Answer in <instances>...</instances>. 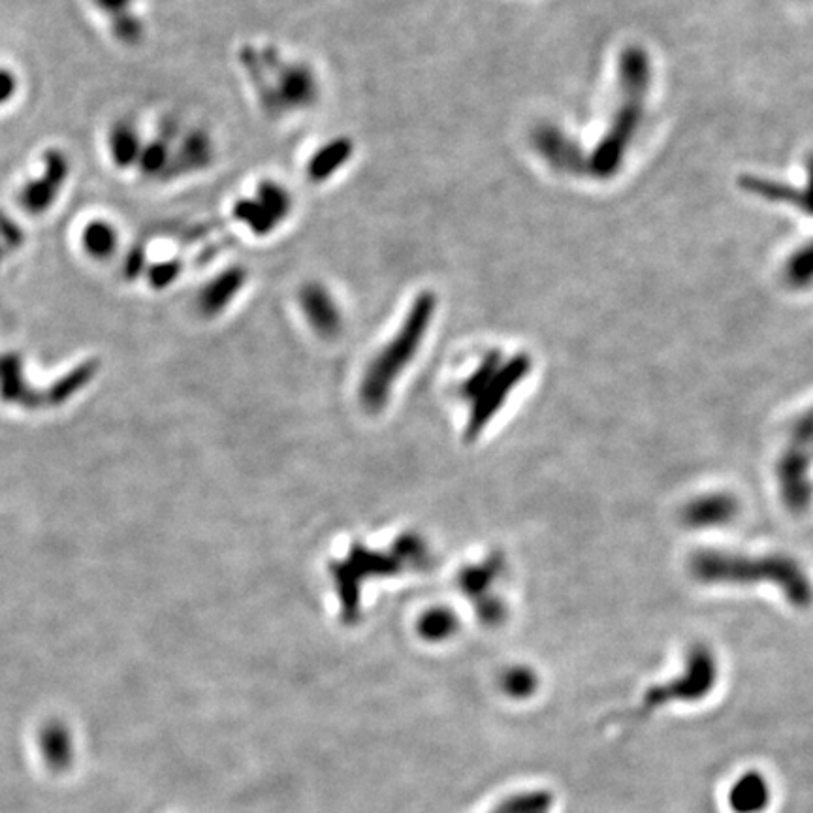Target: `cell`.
Returning <instances> with one entry per match:
<instances>
[{
	"label": "cell",
	"instance_id": "obj_1",
	"mask_svg": "<svg viewBox=\"0 0 813 813\" xmlns=\"http://www.w3.org/2000/svg\"><path fill=\"white\" fill-rule=\"evenodd\" d=\"M691 571L706 584H746L765 580L785 591L789 603L795 606H806L812 599L808 578L798 567L797 561L785 556L751 559L721 552H702L693 559Z\"/></svg>",
	"mask_w": 813,
	"mask_h": 813
},
{
	"label": "cell",
	"instance_id": "obj_2",
	"mask_svg": "<svg viewBox=\"0 0 813 813\" xmlns=\"http://www.w3.org/2000/svg\"><path fill=\"white\" fill-rule=\"evenodd\" d=\"M718 661L706 646H695L686 659V667L680 676H674L667 684H657L644 691L635 710L620 718V725H633L670 704L699 702L712 693L718 684Z\"/></svg>",
	"mask_w": 813,
	"mask_h": 813
},
{
	"label": "cell",
	"instance_id": "obj_3",
	"mask_svg": "<svg viewBox=\"0 0 813 813\" xmlns=\"http://www.w3.org/2000/svg\"><path fill=\"white\" fill-rule=\"evenodd\" d=\"M642 115V100L627 98L620 112L616 113L612 127L606 130L605 138L588 160V170L593 176L612 177L620 170L623 157L642 123Z\"/></svg>",
	"mask_w": 813,
	"mask_h": 813
},
{
	"label": "cell",
	"instance_id": "obj_4",
	"mask_svg": "<svg viewBox=\"0 0 813 813\" xmlns=\"http://www.w3.org/2000/svg\"><path fill=\"white\" fill-rule=\"evenodd\" d=\"M435 307V298L431 294H422L416 300L409 317L405 320L401 332H399L394 345H390V349L384 352L379 366L375 369L373 377L383 379V377H390L398 371L399 367L405 364V360H409L416 351L418 341L422 339V335L426 332L428 324H430L431 313Z\"/></svg>",
	"mask_w": 813,
	"mask_h": 813
},
{
	"label": "cell",
	"instance_id": "obj_5",
	"mask_svg": "<svg viewBox=\"0 0 813 813\" xmlns=\"http://www.w3.org/2000/svg\"><path fill=\"white\" fill-rule=\"evenodd\" d=\"M772 804V785L763 772L740 774L727 793V806L733 813H765Z\"/></svg>",
	"mask_w": 813,
	"mask_h": 813
},
{
	"label": "cell",
	"instance_id": "obj_6",
	"mask_svg": "<svg viewBox=\"0 0 813 813\" xmlns=\"http://www.w3.org/2000/svg\"><path fill=\"white\" fill-rule=\"evenodd\" d=\"M535 147L561 172H578L580 168L588 170V160H584L580 149L554 127H541L535 132Z\"/></svg>",
	"mask_w": 813,
	"mask_h": 813
},
{
	"label": "cell",
	"instance_id": "obj_7",
	"mask_svg": "<svg viewBox=\"0 0 813 813\" xmlns=\"http://www.w3.org/2000/svg\"><path fill=\"white\" fill-rule=\"evenodd\" d=\"M652 81V64L648 55L640 48L623 51L620 59V83L627 98L642 100Z\"/></svg>",
	"mask_w": 813,
	"mask_h": 813
},
{
	"label": "cell",
	"instance_id": "obj_8",
	"mask_svg": "<svg viewBox=\"0 0 813 813\" xmlns=\"http://www.w3.org/2000/svg\"><path fill=\"white\" fill-rule=\"evenodd\" d=\"M554 808L556 795L546 787H537L512 793L497 802L488 813H554Z\"/></svg>",
	"mask_w": 813,
	"mask_h": 813
},
{
	"label": "cell",
	"instance_id": "obj_9",
	"mask_svg": "<svg viewBox=\"0 0 813 813\" xmlns=\"http://www.w3.org/2000/svg\"><path fill=\"white\" fill-rule=\"evenodd\" d=\"M736 511V503L727 495H710L691 503L687 507L686 520L691 526H712L725 524L731 520Z\"/></svg>",
	"mask_w": 813,
	"mask_h": 813
},
{
	"label": "cell",
	"instance_id": "obj_10",
	"mask_svg": "<svg viewBox=\"0 0 813 813\" xmlns=\"http://www.w3.org/2000/svg\"><path fill=\"white\" fill-rule=\"evenodd\" d=\"M352 157V142L347 138H337L334 142L324 145L319 153L313 155L309 160V177L313 181H326L328 177L334 176L335 172L349 162Z\"/></svg>",
	"mask_w": 813,
	"mask_h": 813
},
{
	"label": "cell",
	"instance_id": "obj_11",
	"mask_svg": "<svg viewBox=\"0 0 813 813\" xmlns=\"http://www.w3.org/2000/svg\"><path fill=\"white\" fill-rule=\"evenodd\" d=\"M303 307L307 311V317L317 328L324 330V332L334 330L339 317H337L334 303H332L324 288L319 287V285L317 287L311 285V287L305 288L303 290Z\"/></svg>",
	"mask_w": 813,
	"mask_h": 813
},
{
	"label": "cell",
	"instance_id": "obj_12",
	"mask_svg": "<svg viewBox=\"0 0 813 813\" xmlns=\"http://www.w3.org/2000/svg\"><path fill=\"white\" fill-rule=\"evenodd\" d=\"M241 285H243V271H226L204 290V294H202L204 309L209 313L223 309L224 305L236 296V292L240 290Z\"/></svg>",
	"mask_w": 813,
	"mask_h": 813
},
{
	"label": "cell",
	"instance_id": "obj_13",
	"mask_svg": "<svg viewBox=\"0 0 813 813\" xmlns=\"http://www.w3.org/2000/svg\"><path fill=\"white\" fill-rule=\"evenodd\" d=\"M315 89H317V85H315L313 76L303 68L288 70L281 81V95L285 96V100L290 106H305V104L313 102L315 93H317Z\"/></svg>",
	"mask_w": 813,
	"mask_h": 813
},
{
	"label": "cell",
	"instance_id": "obj_14",
	"mask_svg": "<svg viewBox=\"0 0 813 813\" xmlns=\"http://www.w3.org/2000/svg\"><path fill=\"white\" fill-rule=\"evenodd\" d=\"M539 676L529 667H512L501 678V689L514 701L531 699L539 689Z\"/></svg>",
	"mask_w": 813,
	"mask_h": 813
},
{
	"label": "cell",
	"instance_id": "obj_15",
	"mask_svg": "<svg viewBox=\"0 0 813 813\" xmlns=\"http://www.w3.org/2000/svg\"><path fill=\"white\" fill-rule=\"evenodd\" d=\"M785 281L795 288L808 287L813 281V241L798 249L785 264Z\"/></svg>",
	"mask_w": 813,
	"mask_h": 813
},
{
	"label": "cell",
	"instance_id": "obj_16",
	"mask_svg": "<svg viewBox=\"0 0 813 813\" xmlns=\"http://www.w3.org/2000/svg\"><path fill=\"white\" fill-rule=\"evenodd\" d=\"M236 217L240 219L241 223L247 224L253 232L264 236L275 228L277 221L271 217L266 209L262 208V204L258 200H241L234 208Z\"/></svg>",
	"mask_w": 813,
	"mask_h": 813
},
{
	"label": "cell",
	"instance_id": "obj_17",
	"mask_svg": "<svg viewBox=\"0 0 813 813\" xmlns=\"http://www.w3.org/2000/svg\"><path fill=\"white\" fill-rule=\"evenodd\" d=\"M258 202L277 223L283 221L290 211V198L287 192L275 183H262L258 187Z\"/></svg>",
	"mask_w": 813,
	"mask_h": 813
},
{
	"label": "cell",
	"instance_id": "obj_18",
	"mask_svg": "<svg viewBox=\"0 0 813 813\" xmlns=\"http://www.w3.org/2000/svg\"><path fill=\"white\" fill-rule=\"evenodd\" d=\"M422 635L428 640H445L454 631V620L452 618H426L422 622Z\"/></svg>",
	"mask_w": 813,
	"mask_h": 813
},
{
	"label": "cell",
	"instance_id": "obj_19",
	"mask_svg": "<svg viewBox=\"0 0 813 813\" xmlns=\"http://www.w3.org/2000/svg\"><path fill=\"white\" fill-rule=\"evenodd\" d=\"M797 208L813 217V157L808 162V185L806 189H798Z\"/></svg>",
	"mask_w": 813,
	"mask_h": 813
},
{
	"label": "cell",
	"instance_id": "obj_20",
	"mask_svg": "<svg viewBox=\"0 0 813 813\" xmlns=\"http://www.w3.org/2000/svg\"><path fill=\"white\" fill-rule=\"evenodd\" d=\"M149 151H151V153L145 155V164H147L149 170H157V168H160L162 160H164V149L159 147V145H155V147L149 149Z\"/></svg>",
	"mask_w": 813,
	"mask_h": 813
}]
</instances>
